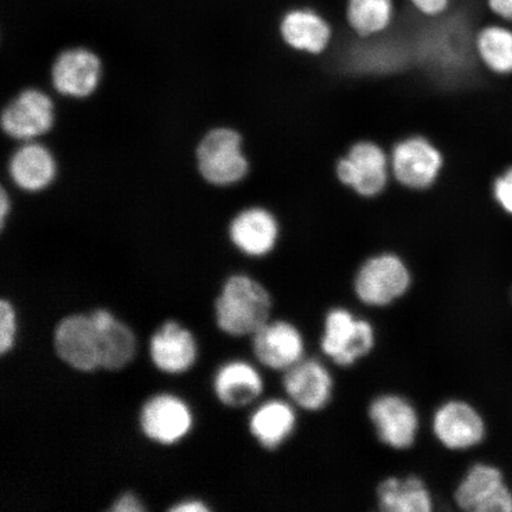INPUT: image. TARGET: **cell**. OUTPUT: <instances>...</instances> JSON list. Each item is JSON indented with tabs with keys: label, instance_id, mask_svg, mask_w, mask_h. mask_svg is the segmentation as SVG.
<instances>
[{
	"label": "cell",
	"instance_id": "cell-1",
	"mask_svg": "<svg viewBox=\"0 0 512 512\" xmlns=\"http://www.w3.org/2000/svg\"><path fill=\"white\" fill-rule=\"evenodd\" d=\"M273 300L258 279L246 273L230 275L214 304L217 326L232 337L253 336L271 320Z\"/></svg>",
	"mask_w": 512,
	"mask_h": 512
},
{
	"label": "cell",
	"instance_id": "cell-2",
	"mask_svg": "<svg viewBox=\"0 0 512 512\" xmlns=\"http://www.w3.org/2000/svg\"><path fill=\"white\" fill-rule=\"evenodd\" d=\"M198 171L204 181L227 188L241 184L251 172V160L245 151V137L238 128H213L197 146Z\"/></svg>",
	"mask_w": 512,
	"mask_h": 512
},
{
	"label": "cell",
	"instance_id": "cell-3",
	"mask_svg": "<svg viewBox=\"0 0 512 512\" xmlns=\"http://www.w3.org/2000/svg\"><path fill=\"white\" fill-rule=\"evenodd\" d=\"M414 273L408 262L394 252L370 255L352 275L358 300L371 307L392 305L411 290Z\"/></svg>",
	"mask_w": 512,
	"mask_h": 512
},
{
	"label": "cell",
	"instance_id": "cell-4",
	"mask_svg": "<svg viewBox=\"0 0 512 512\" xmlns=\"http://www.w3.org/2000/svg\"><path fill=\"white\" fill-rule=\"evenodd\" d=\"M376 343L374 326L357 318L344 307L326 313L320 349L336 366L349 368L373 351Z\"/></svg>",
	"mask_w": 512,
	"mask_h": 512
},
{
	"label": "cell",
	"instance_id": "cell-5",
	"mask_svg": "<svg viewBox=\"0 0 512 512\" xmlns=\"http://www.w3.org/2000/svg\"><path fill=\"white\" fill-rule=\"evenodd\" d=\"M336 174L339 181L360 196L380 195L392 178L389 155L379 144L361 140L338 160Z\"/></svg>",
	"mask_w": 512,
	"mask_h": 512
},
{
	"label": "cell",
	"instance_id": "cell-6",
	"mask_svg": "<svg viewBox=\"0 0 512 512\" xmlns=\"http://www.w3.org/2000/svg\"><path fill=\"white\" fill-rule=\"evenodd\" d=\"M389 160L395 181L413 190L432 187L444 165L443 153L422 136L409 137L395 144Z\"/></svg>",
	"mask_w": 512,
	"mask_h": 512
},
{
	"label": "cell",
	"instance_id": "cell-7",
	"mask_svg": "<svg viewBox=\"0 0 512 512\" xmlns=\"http://www.w3.org/2000/svg\"><path fill=\"white\" fill-rule=\"evenodd\" d=\"M228 236L236 251L246 258L267 259L279 245L280 223L270 209L249 206L236 211Z\"/></svg>",
	"mask_w": 512,
	"mask_h": 512
},
{
	"label": "cell",
	"instance_id": "cell-8",
	"mask_svg": "<svg viewBox=\"0 0 512 512\" xmlns=\"http://www.w3.org/2000/svg\"><path fill=\"white\" fill-rule=\"evenodd\" d=\"M139 424L147 439L159 445L171 446L190 433L194 414L188 403L179 396L160 393L144 403Z\"/></svg>",
	"mask_w": 512,
	"mask_h": 512
},
{
	"label": "cell",
	"instance_id": "cell-9",
	"mask_svg": "<svg viewBox=\"0 0 512 512\" xmlns=\"http://www.w3.org/2000/svg\"><path fill=\"white\" fill-rule=\"evenodd\" d=\"M54 125V102L40 89H25L2 112L4 133L19 142H35Z\"/></svg>",
	"mask_w": 512,
	"mask_h": 512
},
{
	"label": "cell",
	"instance_id": "cell-10",
	"mask_svg": "<svg viewBox=\"0 0 512 512\" xmlns=\"http://www.w3.org/2000/svg\"><path fill=\"white\" fill-rule=\"evenodd\" d=\"M369 419L382 443L408 450L418 437L420 419L415 407L398 394H383L370 402Z\"/></svg>",
	"mask_w": 512,
	"mask_h": 512
},
{
	"label": "cell",
	"instance_id": "cell-11",
	"mask_svg": "<svg viewBox=\"0 0 512 512\" xmlns=\"http://www.w3.org/2000/svg\"><path fill=\"white\" fill-rule=\"evenodd\" d=\"M54 349L62 362L81 373L101 369L100 336L89 315L61 319L54 331Z\"/></svg>",
	"mask_w": 512,
	"mask_h": 512
},
{
	"label": "cell",
	"instance_id": "cell-12",
	"mask_svg": "<svg viewBox=\"0 0 512 512\" xmlns=\"http://www.w3.org/2000/svg\"><path fill=\"white\" fill-rule=\"evenodd\" d=\"M454 501L467 512L512 511V494L501 471L485 464L471 467L454 492Z\"/></svg>",
	"mask_w": 512,
	"mask_h": 512
},
{
	"label": "cell",
	"instance_id": "cell-13",
	"mask_svg": "<svg viewBox=\"0 0 512 512\" xmlns=\"http://www.w3.org/2000/svg\"><path fill=\"white\" fill-rule=\"evenodd\" d=\"M252 348L262 366L283 373L305 357L302 332L287 320L267 322L252 336Z\"/></svg>",
	"mask_w": 512,
	"mask_h": 512
},
{
	"label": "cell",
	"instance_id": "cell-14",
	"mask_svg": "<svg viewBox=\"0 0 512 512\" xmlns=\"http://www.w3.org/2000/svg\"><path fill=\"white\" fill-rule=\"evenodd\" d=\"M283 387L294 406L306 412H318L332 399L334 377L323 362L304 357L285 371Z\"/></svg>",
	"mask_w": 512,
	"mask_h": 512
},
{
	"label": "cell",
	"instance_id": "cell-15",
	"mask_svg": "<svg viewBox=\"0 0 512 512\" xmlns=\"http://www.w3.org/2000/svg\"><path fill=\"white\" fill-rule=\"evenodd\" d=\"M101 75L99 56L85 48L63 51L51 67V83L55 91L74 99H85L94 94Z\"/></svg>",
	"mask_w": 512,
	"mask_h": 512
},
{
	"label": "cell",
	"instance_id": "cell-16",
	"mask_svg": "<svg viewBox=\"0 0 512 512\" xmlns=\"http://www.w3.org/2000/svg\"><path fill=\"white\" fill-rule=\"evenodd\" d=\"M432 430L448 450L463 451L482 443L485 425L482 416L469 403L451 400L435 411Z\"/></svg>",
	"mask_w": 512,
	"mask_h": 512
},
{
	"label": "cell",
	"instance_id": "cell-17",
	"mask_svg": "<svg viewBox=\"0 0 512 512\" xmlns=\"http://www.w3.org/2000/svg\"><path fill=\"white\" fill-rule=\"evenodd\" d=\"M279 32L286 46L300 53L323 54L334 38L329 19L311 6H294L280 19Z\"/></svg>",
	"mask_w": 512,
	"mask_h": 512
},
{
	"label": "cell",
	"instance_id": "cell-18",
	"mask_svg": "<svg viewBox=\"0 0 512 512\" xmlns=\"http://www.w3.org/2000/svg\"><path fill=\"white\" fill-rule=\"evenodd\" d=\"M150 357L159 371L187 373L197 361L198 347L192 332L176 320H166L150 339Z\"/></svg>",
	"mask_w": 512,
	"mask_h": 512
},
{
	"label": "cell",
	"instance_id": "cell-19",
	"mask_svg": "<svg viewBox=\"0 0 512 512\" xmlns=\"http://www.w3.org/2000/svg\"><path fill=\"white\" fill-rule=\"evenodd\" d=\"M264 380L253 364L229 361L216 370L213 388L217 400L229 408L252 405L264 393Z\"/></svg>",
	"mask_w": 512,
	"mask_h": 512
},
{
	"label": "cell",
	"instance_id": "cell-20",
	"mask_svg": "<svg viewBox=\"0 0 512 512\" xmlns=\"http://www.w3.org/2000/svg\"><path fill=\"white\" fill-rule=\"evenodd\" d=\"M297 424L296 406L292 402L271 399L255 409L248 427L256 443L265 450L275 451L292 437Z\"/></svg>",
	"mask_w": 512,
	"mask_h": 512
},
{
	"label": "cell",
	"instance_id": "cell-21",
	"mask_svg": "<svg viewBox=\"0 0 512 512\" xmlns=\"http://www.w3.org/2000/svg\"><path fill=\"white\" fill-rule=\"evenodd\" d=\"M9 174L17 188L42 191L55 181L56 159L48 147L36 142L24 143L10 159Z\"/></svg>",
	"mask_w": 512,
	"mask_h": 512
},
{
	"label": "cell",
	"instance_id": "cell-22",
	"mask_svg": "<svg viewBox=\"0 0 512 512\" xmlns=\"http://www.w3.org/2000/svg\"><path fill=\"white\" fill-rule=\"evenodd\" d=\"M377 505L386 512H431L433 498L418 476L388 477L377 486Z\"/></svg>",
	"mask_w": 512,
	"mask_h": 512
},
{
	"label": "cell",
	"instance_id": "cell-23",
	"mask_svg": "<svg viewBox=\"0 0 512 512\" xmlns=\"http://www.w3.org/2000/svg\"><path fill=\"white\" fill-rule=\"evenodd\" d=\"M476 48L480 62L499 78L512 76V29L507 23L486 22L479 28Z\"/></svg>",
	"mask_w": 512,
	"mask_h": 512
},
{
	"label": "cell",
	"instance_id": "cell-24",
	"mask_svg": "<svg viewBox=\"0 0 512 512\" xmlns=\"http://www.w3.org/2000/svg\"><path fill=\"white\" fill-rule=\"evenodd\" d=\"M398 0H347L345 19L354 34L369 38L386 32L394 23Z\"/></svg>",
	"mask_w": 512,
	"mask_h": 512
},
{
	"label": "cell",
	"instance_id": "cell-25",
	"mask_svg": "<svg viewBox=\"0 0 512 512\" xmlns=\"http://www.w3.org/2000/svg\"><path fill=\"white\" fill-rule=\"evenodd\" d=\"M100 336L101 368L118 371L133 361L137 352V338L130 326L115 318Z\"/></svg>",
	"mask_w": 512,
	"mask_h": 512
},
{
	"label": "cell",
	"instance_id": "cell-26",
	"mask_svg": "<svg viewBox=\"0 0 512 512\" xmlns=\"http://www.w3.org/2000/svg\"><path fill=\"white\" fill-rule=\"evenodd\" d=\"M17 335V316L10 300L0 302V355L5 356L14 349Z\"/></svg>",
	"mask_w": 512,
	"mask_h": 512
},
{
	"label": "cell",
	"instance_id": "cell-27",
	"mask_svg": "<svg viewBox=\"0 0 512 512\" xmlns=\"http://www.w3.org/2000/svg\"><path fill=\"white\" fill-rule=\"evenodd\" d=\"M492 197L502 213L512 217V165L504 168L491 185Z\"/></svg>",
	"mask_w": 512,
	"mask_h": 512
},
{
	"label": "cell",
	"instance_id": "cell-28",
	"mask_svg": "<svg viewBox=\"0 0 512 512\" xmlns=\"http://www.w3.org/2000/svg\"><path fill=\"white\" fill-rule=\"evenodd\" d=\"M412 8L425 17H440L451 9L456 0H406Z\"/></svg>",
	"mask_w": 512,
	"mask_h": 512
},
{
	"label": "cell",
	"instance_id": "cell-29",
	"mask_svg": "<svg viewBox=\"0 0 512 512\" xmlns=\"http://www.w3.org/2000/svg\"><path fill=\"white\" fill-rule=\"evenodd\" d=\"M483 4L496 21L512 23V0H483Z\"/></svg>",
	"mask_w": 512,
	"mask_h": 512
},
{
	"label": "cell",
	"instance_id": "cell-30",
	"mask_svg": "<svg viewBox=\"0 0 512 512\" xmlns=\"http://www.w3.org/2000/svg\"><path fill=\"white\" fill-rule=\"evenodd\" d=\"M145 510L143 502L132 492H125V494L120 495L110 508L112 512H142Z\"/></svg>",
	"mask_w": 512,
	"mask_h": 512
},
{
	"label": "cell",
	"instance_id": "cell-31",
	"mask_svg": "<svg viewBox=\"0 0 512 512\" xmlns=\"http://www.w3.org/2000/svg\"><path fill=\"white\" fill-rule=\"evenodd\" d=\"M211 509L206 503L200 499H185V501L178 502L169 509L172 512H207Z\"/></svg>",
	"mask_w": 512,
	"mask_h": 512
},
{
	"label": "cell",
	"instance_id": "cell-32",
	"mask_svg": "<svg viewBox=\"0 0 512 512\" xmlns=\"http://www.w3.org/2000/svg\"><path fill=\"white\" fill-rule=\"evenodd\" d=\"M11 213V200L5 188L0 191V227L5 228L6 220Z\"/></svg>",
	"mask_w": 512,
	"mask_h": 512
}]
</instances>
